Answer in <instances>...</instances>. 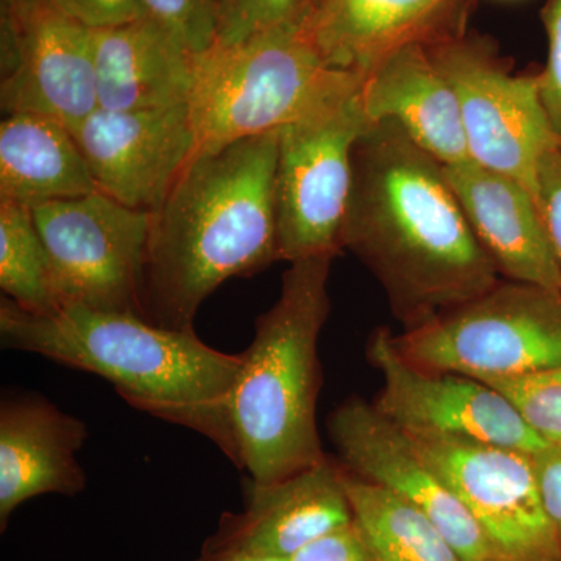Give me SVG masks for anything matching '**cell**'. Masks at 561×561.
<instances>
[{
	"label": "cell",
	"mask_w": 561,
	"mask_h": 561,
	"mask_svg": "<svg viewBox=\"0 0 561 561\" xmlns=\"http://www.w3.org/2000/svg\"><path fill=\"white\" fill-rule=\"evenodd\" d=\"M343 249L378 278L405 330L501 283L445 165L391 122L373 124L354 149Z\"/></svg>",
	"instance_id": "obj_1"
},
{
	"label": "cell",
	"mask_w": 561,
	"mask_h": 561,
	"mask_svg": "<svg viewBox=\"0 0 561 561\" xmlns=\"http://www.w3.org/2000/svg\"><path fill=\"white\" fill-rule=\"evenodd\" d=\"M279 131L197 151L151 213L140 278L142 319L194 332L203 302L225 280L279 261Z\"/></svg>",
	"instance_id": "obj_2"
},
{
	"label": "cell",
	"mask_w": 561,
	"mask_h": 561,
	"mask_svg": "<svg viewBox=\"0 0 561 561\" xmlns=\"http://www.w3.org/2000/svg\"><path fill=\"white\" fill-rule=\"evenodd\" d=\"M3 348L39 354L113 383L133 408L205 435L234 460L228 400L242 353L210 348L194 332L168 330L131 313L61 306L24 311L3 298Z\"/></svg>",
	"instance_id": "obj_3"
},
{
	"label": "cell",
	"mask_w": 561,
	"mask_h": 561,
	"mask_svg": "<svg viewBox=\"0 0 561 561\" xmlns=\"http://www.w3.org/2000/svg\"><path fill=\"white\" fill-rule=\"evenodd\" d=\"M334 256L290 262L280 294L257 317L228 400L234 460L250 481L271 485L323 460L317 400L319 339L331 311Z\"/></svg>",
	"instance_id": "obj_4"
},
{
	"label": "cell",
	"mask_w": 561,
	"mask_h": 561,
	"mask_svg": "<svg viewBox=\"0 0 561 561\" xmlns=\"http://www.w3.org/2000/svg\"><path fill=\"white\" fill-rule=\"evenodd\" d=\"M364 79L324 65L305 24L284 25L234 46L214 44L194 55L187 105L195 153L279 131Z\"/></svg>",
	"instance_id": "obj_5"
},
{
	"label": "cell",
	"mask_w": 561,
	"mask_h": 561,
	"mask_svg": "<svg viewBox=\"0 0 561 561\" xmlns=\"http://www.w3.org/2000/svg\"><path fill=\"white\" fill-rule=\"evenodd\" d=\"M394 345L421 368L481 381L561 367V294L515 280L500 283L394 335Z\"/></svg>",
	"instance_id": "obj_6"
},
{
	"label": "cell",
	"mask_w": 561,
	"mask_h": 561,
	"mask_svg": "<svg viewBox=\"0 0 561 561\" xmlns=\"http://www.w3.org/2000/svg\"><path fill=\"white\" fill-rule=\"evenodd\" d=\"M362 83L279 130V261L335 257L343 250L354 149L373 125L362 105Z\"/></svg>",
	"instance_id": "obj_7"
},
{
	"label": "cell",
	"mask_w": 561,
	"mask_h": 561,
	"mask_svg": "<svg viewBox=\"0 0 561 561\" xmlns=\"http://www.w3.org/2000/svg\"><path fill=\"white\" fill-rule=\"evenodd\" d=\"M47 254L58 308L140 312V278L151 213L128 208L95 190L32 209Z\"/></svg>",
	"instance_id": "obj_8"
},
{
	"label": "cell",
	"mask_w": 561,
	"mask_h": 561,
	"mask_svg": "<svg viewBox=\"0 0 561 561\" xmlns=\"http://www.w3.org/2000/svg\"><path fill=\"white\" fill-rule=\"evenodd\" d=\"M427 47L456 92L471 161L519 181L538 203L542 158L561 149L538 76H513L471 41L443 38Z\"/></svg>",
	"instance_id": "obj_9"
},
{
	"label": "cell",
	"mask_w": 561,
	"mask_h": 561,
	"mask_svg": "<svg viewBox=\"0 0 561 561\" xmlns=\"http://www.w3.org/2000/svg\"><path fill=\"white\" fill-rule=\"evenodd\" d=\"M367 356L382 376L373 405L409 437L483 442L530 454L548 448L500 391L471 376L412 364L389 328L373 332Z\"/></svg>",
	"instance_id": "obj_10"
},
{
	"label": "cell",
	"mask_w": 561,
	"mask_h": 561,
	"mask_svg": "<svg viewBox=\"0 0 561 561\" xmlns=\"http://www.w3.org/2000/svg\"><path fill=\"white\" fill-rule=\"evenodd\" d=\"M409 437V435H408ZM411 438L481 526L500 561H561L534 454L457 438Z\"/></svg>",
	"instance_id": "obj_11"
},
{
	"label": "cell",
	"mask_w": 561,
	"mask_h": 561,
	"mask_svg": "<svg viewBox=\"0 0 561 561\" xmlns=\"http://www.w3.org/2000/svg\"><path fill=\"white\" fill-rule=\"evenodd\" d=\"M0 103L79 127L99 108L92 31L43 0H3Z\"/></svg>",
	"instance_id": "obj_12"
},
{
	"label": "cell",
	"mask_w": 561,
	"mask_h": 561,
	"mask_svg": "<svg viewBox=\"0 0 561 561\" xmlns=\"http://www.w3.org/2000/svg\"><path fill=\"white\" fill-rule=\"evenodd\" d=\"M327 426L343 470L419 508L451 542L461 561H500L460 497L373 402L360 398L343 402Z\"/></svg>",
	"instance_id": "obj_13"
},
{
	"label": "cell",
	"mask_w": 561,
	"mask_h": 561,
	"mask_svg": "<svg viewBox=\"0 0 561 561\" xmlns=\"http://www.w3.org/2000/svg\"><path fill=\"white\" fill-rule=\"evenodd\" d=\"M95 190L128 208H160L195 153L190 105L172 108H98L72 130Z\"/></svg>",
	"instance_id": "obj_14"
},
{
	"label": "cell",
	"mask_w": 561,
	"mask_h": 561,
	"mask_svg": "<svg viewBox=\"0 0 561 561\" xmlns=\"http://www.w3.org/2000/svg\"><path fill=\"white\" fill-rule=\"evenodd\" d=\"M241 513H225L208 541L289 559L321 535L354 522L341 465L324 457L283 481L245 482Z\"/></svg>",
	"instance_id": "obj_15"
},
{
	"label": "cell",
	"mask_w": 561,
	"mask_h": 561,
	"mask_svg": "<svg viewBox=\"0 0 561 561\" xmlns=\"http://www.w3.org/2000/svg\"><path fill=\"white\" fill-rule=\"evenodd\" d=\"M446 179L500 275L561 294V268L534 194L476 162L445 165Z\"/></svg>",
	"instance_id": "obj_16"
},
{
	"label": "cell",
	"mask_w": 561,
	"mask_h": 561,
	"mask_svg": "<svg viewBox=\"0 0 561 561\" xmlns=\"http://www.w3.org/2000/svg\"><path fill=\"white\" fill-rule=\"evenodd\" d=\"M88 427L46 398H3L0 404V530L25 501L41 494L76 496L87 486L77 454Z\"/></svg>",
	"instance_id": "obj_17"
},
{
	"label": "cell",
	"mask_w": 561,
	"mask_h": 561,
	"mask_svg": "<svg viewBox=\"0 0 561 561\" xmlns=\"http://www.w3.org/2000/svg\"><path fill=\"white\" fill-rule=\"evenodd\" d=\"M360 99L371 124L391 122L443 165L471 162L459 101L427 44H408L383 58L365 76Z\"/></svg>",
	"instance_id": "obj_18"
},
{
	"label": "cell",
	"mask_w": 561,
	"mask_h": 561,
	"mask_svg": "<svg viewBox=\"0 0 561 561\" xmlns=\"http://www.w3.org/2000/svg\"><path fill=\"white\" fill-rule=\"evenodd\" d=\"M456 0H316L305 33L324 65L367 76L394 50L432 44Z\"/></svg>",
	"instance_id": "obj_19"
},
{
	"label": "cell",
	"mask_w": 561,
	"mask_h": 561,
	"mask_svg": "<svg viewBox=\"0 0 561 561\" xmlns=\"http://www.w3.org/2000/svg\"><path fill=\"white\" fill-rule=\"evenodd\" d=\"M99 108L139 111L187 105L194 54L150 18L92 31Z\"/></svg>",
	"instance_id": "obj_20"
},
{
	"label": "cell",
	"mask_w": 561,
	"mask_h": 561,
	"mask_svg": "<svg viewBox=\"0 0 561 561\" xmlns=\"http://www.w3.org/2000/svg\"><path fill=\"white\" fill-rule=\"evenodd\" d=\"M94 191L69 127L39 114H7L0 124V202L33 209Z\"/></svg>",
	"instance_id": "obj_21"
},
{
	"label": "cell",
	"mask_w": 561,
	"mask_h": 561,
	"mask_svg": "<svg viewBox=\"0 0 561 561\" xmlns=\"http://www.w3.org/2000/svg\"><path fill=\"white\" fill-rule=\"evenodd\" d=\"M342 482L375 561H461L431 519L398 494L343 468Z\"/></svg>",
	"instance_id": "obj_22"
},
{
	"label": "cell",
	"mask_w": 561,
	"mask_h": 561,
	"mask_svg": "<svg viewBox=\"0 0 561 561\" xmlns=\"http://www.w3.org/2000/svg\"><path fill=\"white\" fill-rule=\"evenodd\" d=\"M0 289L24 311L58 308L49 254L31 208L0 202Z\"/></svg>",
	"instance_id": "obj_23"
},
{
	"label": "cell",
	"mask_w": 561,
	"mask_h": 561,
	"mask_svg": "<svg viewBox=\"0 0 561 561\" xmlns=\"http://www.w3.org/2000/svg\"><path fill=\"white\" fill-rule=\"evenodd\" d=\"M483 382L500 391L546 445L561 446V367Z\"/></svg>",
	"instance_id": "obj_24"
},
{
	"label": "cell",
	"mask_w": 561,
	"mask_h": 561,
	"mask_svg": "<svg viewBox=\"0 0 561 561\" xmlns=\"http://www.w3.org/2000/svg\"><path fill=\"white\" fill-rule=\"evenodd\" d=\"M316 0H214L216 43L234 46L284 25L305 24Z\"/></svg>",
	"instance_id": "obj_25"
},
{
	"label": "cell",
	"mask_w": 561,
	"mask_h": 561,
	"mask_svg": "<svg viewBox=\"0 0 561 561\" xmlns=\"http://www.w3.org/2000/svg\"><path fill=\"white\" fill-rule=\"evenodd\" d=\"M147 18L180 41L191 54L216 43L214 0H142Z\"/></svg>",
	"instance_id": "obj_26"
},
{
	"label": "cell",
	"mask_w": 561,
	"mask_h": 561,
	"mask_svg": "<svg viewBox=\"0 0 561 561\" xmlns=\"http://www.w3.org/2000/svg\"><path fill=\"white\" fill-rule=\"evenodd\" d=\"M50 10L90 28L121 27L147 18L142 0H43Z\"/></svg>",
	"instance_id": "obj_27"
},
{
	"label": "cell",
	"mask_w": 561,
	"mask_h": 561,
	"mask_svg": "<svg viewBox=\"0 0 561 561\" xmlns=\"http://www.w3.org/2000/svg\"><path fill=\"white\" fill-rule=\"evenodd\" d=\"M542 20L548 33L549 54L546 68L538 76L541 102L561 140V0H549Z\"/></svg>",
	"instance_id": "obj_28"
},
{
	"label": "cell",
	"mask_w": 561,
	"mask_h": 561,
	"mask_svg": "<svg viewBox=\"0 0 561 561\" xmlns=\"http://www.w3.org/2000/svg\"><path fill=\"white\" fill-rule=\"evenodd\" d=\"M286 561H375L356 522L321 535Z\"/></svg>",
	"instance_id": "obj_29"
},
{
	"label": "cell",
	"mask_w": 561,
	"mask_h": 561,
	"mask_svg": "<svg viewBox=\"0 0 561 561\" xmlns=\"http://www.w3.org/2000/svg\"><path fill=\"white\" fill-rule=\"evenodd\" d=\"M538 208L561 268V149L542 158L538 171Z\"/></svg>",
	"instance_id": "obj_30"
},
{
	"label": "cell",
	"mask_w": 561,
	"mask_h": 561,
	"mask_svg": "<svg viewBox=\"0 0 561 561\" xmlns=\"http://www.w3.org/2000/svg\"><path fill=\"white\" fill-rule=\"evenodd\" d=\"M534 465L542 507L561 546V446L535 453Z\"/></svg>",
	"instance_id": "obj_31"
},
{
	"label": "cell",
	"mask_w": 561,
	"mask_h": 561,
	"mask_svg": "<svg viewBox=\"0 0 561 561\" xmlns=\"http://www.w3.org/2000/svg\"><path fill=\"white\" fill-rule=\"evenodd\" d=\"M278 557L261 556L245 551V549L231 548V546L214 545L208 540L203 545L201 557L194 561H286Z\"/></svg>",
	"instance_id": "obj_32"
},
{
	"label": "cell",
	"mask_w": 561,
	"mask_h": 561,
	"mask_svg": "<svg viewBox=\"0 0 561 561\" xmlns=\"http://www.w3.org/2000/svg\"><path fill=\"white\" fill-rule=\"evenodd\" d=\"M313 3H316V2H313Z\"/></svg>",
	"instance_id": "obj_33"
}]
</instances>
